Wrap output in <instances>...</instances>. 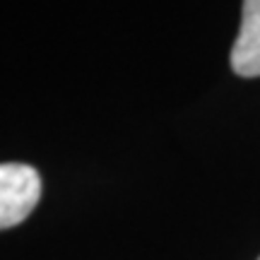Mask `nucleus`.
Returning <instances> with one entry per match:
<instances>
[{"instance_id": "nucleus-3", "label": "nucleus", "mask_w": 260, "mask_h": 260, "mask_svg": "<svg viewBox=\"0 0 260 260\" xmlns=\"http://www.w3.org/2000/svg\"><path fill=\"white\" fill-rule=\"evenodd\" d=\"M258 260H260V258H258Z\"/></svg>"}, {"instance_id": "nucleus-1", "label": "nucleus", "mask_w": 260, "mask_h": 260, "mask_svg": "<svg viewBox=\"0 0 260 260\" xmlns=\"http://www.w3.org/2000/svg\"><path fill=\"white\" fill-rule=\"evenodd\" d=\"M41 200V176L29 164H0V229L24 222Z\"/></svg>"}, {"instance_id": "nucleus-2", "label": "nucleus", "mask_w": 260, "mask_h": 260, "mask_svg": "<svg viewBox=\"0 0 260 260\" xmlns=\"http://www.w3.org/2000/svg\"><path fill=\"white\" fill-rule=\"evenodd\" d=\"M232 70L239 77H260V0H243L241 29L232 48Z\"/></svg>"}]
</instances>
